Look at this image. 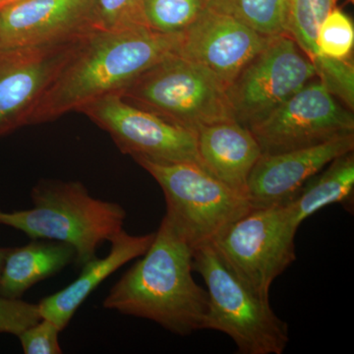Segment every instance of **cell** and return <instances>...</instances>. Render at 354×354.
Returning <instances> with one entry per match:
<instances>
[{
	"instance_id": "cell-1",
	"label": "cell",
	"mask_w": 354,
	"mask_h": 354,
	"mask_svg": "<svg viewBox=\"0 0 354 354\" xmlns=\"http://www.w3.org/2000/svg\"><path fill=\"white\" fill-rule=\"evenodd\" d=\"M181 32L164 34L145 26L97 29L84 39L69 62L32 109L29 125L77 111L125 86L176 55Z\"/></svg>"
},
{
	"instance_id": "cell-2",
	"label": "cell",
	"mask_w": 354,
	"mask_h": 354,
	"mask_svg": "<svg viewBox=\"0 0 354 354\" xmlns=\"http://www.w3.org/2000/svg\"><path fill=\"white\" fill-rule=\"evenodd\" d=\"M193 251L165 216L143 258L109 290L104 308L153 321L183 337L205 330L208 292L193 279Z\"/></svg>"
},
{
	"instance_id": "cell-3",
	"label": "cell",
	"mask_w": 354,
	"mask_h": 354,
	"mask_svg": "<svg viewBox=\"0 0 354 354\" xmlns=\"http://www.w3.org/2000/svg\"><path fill=\"white\" fill-rule=\"evenodd\" d=\"M31 197V209H0V225L20 230L32 241L69 244L80 268L97 257L104 241L124 230L123 207L93 197L79 181L41 179L32 187Z\"/></svg>"
},
{
	"instance_id": "cell-4",
	"label": "cell",
	"mask_w": 354,
	"mask_h": 354,
	"mask_svg": "<svg viewBox=\"0 0 354 354\" xmlns=\"http://www.w3.org/2000/svg\"><path fill=\"white\" fill-rule=\"evenodd\" d=\"M193 271L204 279L209 297L205 330L228 335L241 354H281L290 342L288 324L270 300L253 292L232 271L213 243L193 251Z\"/></svg>"
},
{
	"instance_id": "cell-5",
	"label": "cell",
	"mask_w": 354,
	"mask_h": 354,
	"mask_svg": "<svg viewBox=\"0 0 354 354\" xmlns=\"http://www.w3.org/2000/svg\"><path fill=\"white\" fill-rule=\"evenodd\" d=\"M118 95L127 104L196 134L209 125L235 120L227 88L176 55L146 70Z\"/></svg>"
},
{
	"instance_id": "cell-6",
	"label": "cell",
	"mask_w": 354,
	"mask_h": 354,
	"mask_svg": "<svg viewBox=\"0 0 354 354\" xmlns=\"http://www.w3.org/2000/svg\"><path fill=\"white\" fill-rule=\"evenodd\" d=\"M164 192L167 214L193 250L214 243L252 209L248 198L194 162L136 158Z\"/></svg>"
},
{
	"instance_id": "cell-7",
	"label": "cell",
	"mask_w": 354,
	"mask_h": 354,
	"mask_svg": "<svg viewBox=\"0 0 354 354\" xmlns=\"http://www.w3.org/2000/svg\"><path fill=\"white\" fill-rule=\"evenodd\" d=\"M283 205L252 209L214 242L223 259L258 297L270 300L274 279L295 260V235Z\"/></svg>"
},
{
	"instance_id": "cell-8",
	"label": "cell",
	"mask_w": 354,
	"mask_h": 354,
	"mask_svg": "<svg viewBox=\"0 0 354 354\" xmlns=\"http://www.w3.org/2000/svg\"><path fill=\"white\" fill-rule=\"evenodd\" d=\"M316 78L313 64L290 36L272 37L227 88L235 120L250 127Z\"/></svg>"
},
{
	"instance_id": "cell-9",
	"label": "cell",
	"mask_w": 354,
	"mask_h": 354,
	"mask_svg": "<svg viewBox=\"0 0 354 354\" xmlns=\"http://www.w3.org/2000/svg\"><path fill=\"white\" fill-rule=\"evenodd\" d=\"M248 129L263 153H279L353 134L354 116L316 78Z\"/></svg>"
},
{
	"instance_id": "cell-10",
	"label": "cell",
	"mask_w": 354,
	"mask_h": 354,
	"mask_svg": "<svg viewBox=\"0 0 354 354\" xmlns=\"http://www.w3.org/2000/svg\"><path fill=\"white\" fill-rule=\"evenodd\" d=\"M78 113L108 132L121 152L134 160L201 165L196 133L127 104L118 94L100 97Z\"/></svg>"
},
{
	"instance_id": "cell-11",
	"label": "cell",
	"mask_w": 354,
	"mask_h": 354,
	"mask_svg": "<svg viewBox=\"0 0 354 354\" xmlns=\"http://www.w3.org/2000/svg\"><path fill=\"white\" fill-rule=\"evenodd\" d=\"M88 34L62 43L0 50V138L29 125L32 109Z\"/></svg>"
},
{
	"instance_id": "cell-12",
	"label": "cell",
	"mask_w": 354,
	"mask_h": 354,
	"mask_svg": "<svg viewBox=\"0 0 354 354\" xmlns=\"http://www.w3.org/2000/svg\"><path fill=\"white\" fill-rule=\"evenodd\" d=\"M270 39L204 6L196 20L181 32L176 55L201 67L227 90Z\"/></svg>"
},
{
	"instance_id": "cell-13",
	"label": "cell",
	"mask_w": 354,
	"mask_h": 354,
	"mask_svg": "<svg viewBox=\"0 0 354 354\" xmlns=\"http://www.w3.org/2000/svg\"><path fill=\"white\" fill-rule=\"evenodd\" d=\"M97 29L95 0H16L0 8V50L62 43Z\"/></svg>"
},
{
	"instance_id": "cell-14",
	"label": "cell",
	"mask_w": 354,
	"mask_h": 354,
	"mask_svg": "<svg viewBox=\"0 0 354 354\" xmlns=\"http://www.w3.org/2000/svg\"><path fill=\"white\" fill-rule=\"evenodd\" d=\"M353 149L354 133L308 148L262 153L247 184V198L252 209L286 204L312 176Z\"/></svg>"
},
{
	"instance_id": "cell-15",
	"label": "cell",
	"mask_w": 354,
	"mask_h": 354,
	"mask_svg": "<svg viewBox=\"0 0 354 354\" xmlns=\"http://www.w3.org/2000/svg\"><path fill=\"white\" fill-rule=\"evenodd\" d=\"M155 235L156 232L131 235L122 230L109 241L111 246L108 256L102 259L95 257L81 268L82 272L73 283L39 301L41 318L53 321L60 330H64L88 295L122 266L143 256Z\"/></svg>"
},
{
	"instance_id": "cell-16",
	"label": "cell",
	"mask_w": 354,
	"mask_h": 354,
	"mask_svg": "<svg viewBox=\"0 0 354 354\" xmlns=\"http://www.w3.org/2000/svg\"><path fill=\"white\" fill-rule=\"evenodd\" d=\"M197 151L205 171L247 197L249 176L263 153L248 128L235 120L202 128Z\"/></svg>"
},
{
	"instance_id": "cell-17",
	"label": "cell",
	"mask_w": 354,
	"mask_h": 354,
	"mask_svg": "<svg viewBox=\"0 0 354 354\" xmlns=\"http://www.w3.org/2000/svg\"><path fill=\"white\" fill-rule=\"evenodd\" d=\"M75 258V249L64 242L34 239L11 248L0 274V297L20 299L32 286L57 274Z\"/></svg>"
},
{
	"instance_id": "cell-18",
	"label": "cell",
	"mask_w": 354,
	"mask_h": 354,
	"mask_svg": "<svg viewBox=\"0 0 354 354\" xmlns=\"http://www.w3.org/2000/svg\"><path fill=\"white\" fill-rule=\"evenodd\" d=\"M353 152L335 158L307 181L297 195L283 205L286 220L297 230L307 218L325 207L339 204L353 209Z\"/></svg>"
},
{
	"instance_id": "cell-19",
	"label": "cell",
	"mask_w": 354,
	"mask_h": 354,
	"mask_svg": "<svg viewBox=\"0 0 354 354\" xmlns=\"http://www.w3.org/2000/svg\"><path fill=\"white\" fill-rule=\"evenodd\" d=\"M335 0H288L286 35L309 58L317 73L329 66L330 58L319 50L318 34L321 24L334 8Z\"/></svg>"
},
{
	"instance_id": "cell-20",
	"label": "cell",
	"mask_w": 354,
	"mask_h": 354,
	"mask_svg": "<svg viewBox=\"0 0 354 354\" xmlns=\"http://www.w3.org/2000/svg\"><path fill=\"white\" fill-rule=\"evenodd\" d=\"M204 6L239 20L263 36L286 35L288 0H204Z\"/></svg>"
},
{
	"instance_id": "cell-21",
	"label": "cell",
	"mask_w": 354,
	"mask_h": 354,
	"mask_svg": "<svg viewBox=\"0 0 354 354\" xmlns=\"http://www.w3.org/2000/svg\"><path fill=\"white\" fill-rule=\"evenodd\" d=\"M204 8V0H144L140 10L142 26L164 34L189 27Z\"/></svg>"
},
{
	"instance_id": "cell-22",
	"label": "cell",
	"mask_w": 354,
	"mask_h": 354,
	"mask_svg": "<svg viewBox=\"0 0 354 354\" xmlns=\"http://www.w3.org/2000/svg\"><path fill=\"white\" fill-rule=\"evenodd\" d=\"M317 44L324 57L349 62L354 46L353 21L339 9L333 8L321 24Z\"/></svg>"
},
{
	"instance_id": "cell-23",
	"label": "cell",
	"mask_w": 354,
	"mask_h": 354,
	"mask_svg": "<svg viewBox=\"0 0 354 354\" xmlns=\"http://www.w3.org/2000/svg\"><path fill=\"white\" fill-rule=\"evenodd\" d=\"M144 0H95L97 29L118 30L141 25L140 10Z\"/></svg>"
},
{
	"instance_id": "cell-24",
	"label": "cell",
	"mask_w": 354,
	"mask_h": 354,
	"mask_svg": "<svg viewBox=\"0 0 354 354\" xmlns=\"http://www.w3.org/2000/svg\"><path fill=\"white\" fill-rule=\"evenodd\" d=\"M41 319L39 304L0 297V334L18 337Z\"/></svg>"
},
{
	"instance_id": "cell-25",
	"label": "cell",
	"mask_w": 354,
	"mask_h": 354,
	"mask_svg": "<svg viewBox=\"0 0 354 354\" xmlns=\"http://www.w3.org/2000/svg\"><path fill=\"white\" fill-rule=\"evenodd\" d=\"M60 332L53 321L41 318L38 323L23 330L18 337L26 354H60Z\"/></svg>"
},
{
	"instance_id": "cell-26",
	"label": "cell",
	"mask_w": 354,
	"mask_h": 354,
	"mask_svg": "<svg viewBox=\"0 0 354 354\" xmlns=\"http://www.w3.org/2000/svg\"><path fill=\"white\" fill-rule=\"evenodd\" d=\"M10 249L9 247H0V274H1L2 269H3L7 254L9 253Z\"/></svg>"
},
{
	"instance_id": "cell-27",
	"label": "cell",
	"mask_w": 354,
	"mask_h": 354,
	"mask_svg": "<svg viewBox=\"0 0 354 354\" xmlns=\"http://www.w3.org/2000/svg\"><path fill=\"white\" fill-rule=\"evenodd\" d=\"M14 1H16V0H0V8L7 6V4L12 3Z\"/></svg>"
}]
</instances>
